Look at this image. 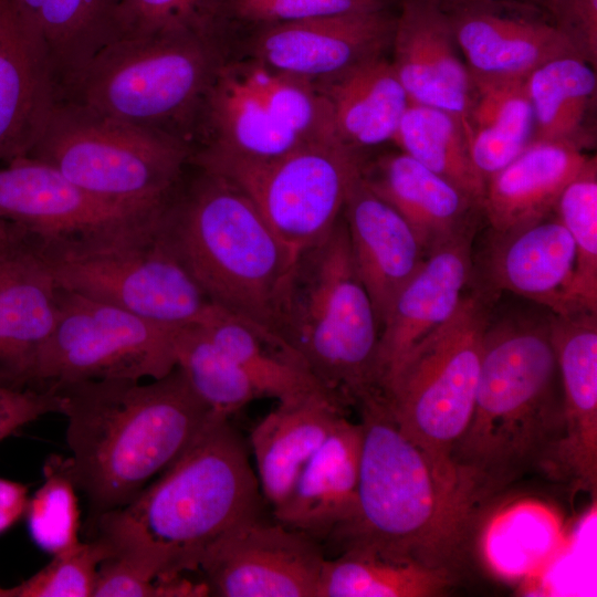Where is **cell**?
Returning <instances> with one entry per match:
<instances>
[{
	"label": "cell",
	"instance_id": "obj_1",
	"mask_svg": "<svg viewBox=\"0 0 597 597\" xmlns=\"http://www.w3.org/2000/svg\"><path fill=\"white\" fill-rule=\"evenodd\" d=\"M551 317L490 310L473 410L450 453L484 502L533 471L555 474L564 407Z\"/></svg>",
	"mask_w": 597,
	"mask_h": 597
},
{
	"label": "cell",
	"instance_id": "obj_2",
	"mask_svg": "<svg viewBox=\"0 0 597 597\" xmlns=\"http://www.w3.org/2000/svg\"><path fill=\"white\" fill-rule=\"evenodd\" d=\"M362 450L352 520L331 540L458 575L484 501L449 460L409 439L380 395L359 405Z\"/></svg>",
	"mask_w": 597,
	"mask_h": 597
},
{
	"label": "cell",
	"instance_id": "obj_3",
	"mask_svg": "<svg viewBox=\"0 0 597 597\" xmlns=\"http://www.w3.org/2000/svg\"><path fill=\"white\" fill-rule=\"evenodd\" d=\"M48 388L67 421L70 470L90 523L129 503L218 417L178 367L146 384L96 379Z\"/></svg>",
	"mask_w": 597,
	"mask_h": 597
},
{
	"label": "cell",
	"instance_id": "obj_4",
	"mask_svg": "<svg viewBox=\"0 0 597 597\" xmlns=\"http://www.w3.org/2000/svg\"><path fill=\"white\" fill-rule=\"evenodd\" d=\"M262 493L245 443L216 417L190 447L126 505L91 524L108 557L155 579L198 570L226 531L260 516Z\"/></svg>",
	"mask_w": 597,
	"mask_h": 597
},
{
	"label": "cell",
	"instance_id": "obj_5",
	"mask_svg": "<svg viewBox=\"0 0 597 597\" xmlns=\"http://www.w3.org/2000/svg\"><path fill=\"white\" fill-rule=\"evenodd\" d=\"M155 238L212 303L287 346L282 331L298 254L240 189L201 171L167 203Z\"/></svg>",
	"mask_w": 597,
	"mask_h": 597
},
{
	"label": "cell",
	"instance_id": "obj_6",
	"mask_svg": "<svg viewBox=\"0 0 597 597\" xmlns=\"http://www.w3.org/2000/svg\"><path fill=\"white\" fill-rule=\"evenodd\" d=\"M379 332L342 214L323 239L298 255L282 339L345 407L379 392Z\"/></svg>",
	"mask_w": 597,
	"mask_h": 597
},
{
	"label": "cell",
	"instance_id": "obj_7",
	"mask_svg": "<svg viewBox=\"0 0 597 597\" xmlns=\"http://www.w3.org/2000/svg\"><path fill=\"white\" fill-rule=\"evenodd\" d=\"M220 64L214 34L122 38L97 52L57 100L180 138L174 127L201 111Z\"/></svg>",
	"mask_w": 597,
	"mask_h": 597
},
{
	"label": "cell",
	"instance_id": "obj_8",
	"mask_svg": "<svg viewBox=\"0 0 597 597\" xmlns=\"http://www.w3.org/2000/svg\"><path fill=\"white\" fill-rule=\"evenodd\" d=\"M28 156L101 198L164 209L191 154L178 137L57 100Z\"/></svg>",
	"mask_w": 597,
	"mask_h": 597
},
{
	"label": "cell",
	"instance_id": "obj_9",
	"mask_svg": "<svg viewBox=\"0 0 597 597\" xmlns=\"http://www.w3.org/2000/svg\"><path fill=\"white\" fill-rule=\"evenodd\" d=\"M494 301L471 284L454 314L411 349L379 392L398 428L444 460L471 418Z\"/></svg>",
	"mask_w": 597,
	"mask_h": 597
},
{
	"label": "cell",
	"instance_id": "obj_10",
	"mask_svg": "<svg viewBox=\"0 0 597 597\" xmlns=\"http://www.w3.org/2000/svg\"><path fill=\"white\" fill-rule=\"evenodd\" d=\"M191 157L201 171L240 189L298 255L341 219L363 164L359 155L339 140L306 143L270 159L202 153Z\"/></svg>",
	"mask_w": 597,
	"mask_h": 597
},
{
	"label": "cell",
	"instance_id": "obj_11",
	"mask_svg": "<svg viewBox=\"0 0 597 597\" xmlns=\"http://www.w3.org/2000/svg\"><path fill=\"white\" fill-rule=\"evenodd\" d=\"M57 289V315L38 359L34 388L96 379H159L176 367V331Z\"/></svg>",
	"mask_w": 597,
	"mask_h": 597
},
{
	"label": "cell",
	"instance_id": "obj_12",
	"mask_svg": "<svg viewBox=\"0 0 597 597\" xmlns=\"http://www.w3.org/2000/svg\"><path fill=\"white\" fill-rule=\"evenodd\" d=\"M164 209L101 198L29 156L0 166V218L20 227L42 252H85L146 241L154 237Z\"/></svg>",
	"mask_w": 597,
	"mask_h": 597
},
{
	"label": "cell",
	"instance_id": "obj_13",
	"mask_svg": "<svg viewBox=\"0 0 597 597\" xmlns=\"http://www.w3.org/2000/svg\"><path fill=\"white\" fill-rule=\"evenodd\" d=\"M39 252L59 286L163 325H202L231 314L208 298L155 234L85 252Z\"/></svg>",
	"mask_w": 597,
	"mask_h": 597
},
{
	"label": "cell",
	"instance_id": "obj_14",
	"mask_svg": "<svg viewBox=\"0 0 597 597\" xmlns=\"http://www.w3.org/2000/svg\"><path fill=\"white\" fill-rule=\"evenodd\" d=\"M325 559L320 542L256 516L216 538L198 569L210 596L316 597Z\"/></svg>",
	"mask_w": 597,
	"mask_h": 597
},
{
	"label": "cell",
	"instance_id": "obj_15",
	"mask_svg": "<svg viewBox=\"0 0 597 597\" xmlns=\"http://www.w3.org/2000/svg\"><path fill=\"white\" fill-rule=\"evenodd\" d=\"M440 4L473 80L524 78L547 61L579 55L545 14L530 7L503 0Z\"/></svg>",
	"mask_w": 597,
	"mask_h": 597
},
{
	"label": "cell",
	"instance_id": "obj_16",
	"mask_svg": "<svg viewBox=\"0 0 597 597\" xmlns=\"http://www.w3.org/2000/svg\"><path fill=\"white\" fill-rule=\"evenodd\" d=\"M396 15L387 9L259 28L256 60L307 81H327L391 46Z\"/></svg>",
	"mask_w": 597,
	"mask_h": 597
},
{
	"label": "cell",
	"instance_id": "obj_17",
	"mask_svg": "<svg viewBox=\"0 0 597 597\" xmlns=\"http://www.w3.org/2000/svg\"><path fill=\"white\" fill-rule=\"evenodd\" d=\"M57 289L34 243L12 222L0 250V385L34 388L40 352L57 315Z\"/></svg>",
	"mask_w": 597,
	"mask_h": 597
},
{
	"label": "cell",
	"instance_id": "obj_18",
	"mask_svg": "<svg viewBox=\"0 0 597 597\" xmlns=\"http://www.w3.org/2000/svg\"><path fill=\"white\" fill-rule=\"evenodd\" d=\"M476 229H467L429 252L396 295L379 332V392L411 349L457 311L472 284Z\"/></svg>",
	"mask_w": 597,
	"mask_h": 597
},
{
	"label": "cell",
	"instance_id": "obj_19",
	"mask_svg": "<svg viewBox=\"0 0 597 597\" xmlns=\"http://www.w3.org/2000/svg\"><path fill=\"white\" fill-rule=\"evenodd\" d=\"M474 286L495 297L510 292L556 315L579 311L573 298L576 251L556 212L498 233L491 231Z\"/></svg>",
	"mask_w": 597,
	"mask_h": 597
},
{
	"label": "cell",
	"instance_id": "obj_20",
	"mask_svg": "<svg viewBox=\"0 0 597 597\" xmlns=\"http://www.w3.org/2000/svg\"><path fill=\"white\" fill-rule=\"evenodd\" d=\"M390 61L410 103L465 119L473 80L449 17L437 0H400Z\"/></svg>",
	"mask_w": 597,
	"mask_h": 597
},
{
	"label": "cell",
	"instance_id": "obj_21",
	"mask_svg": "<svg viewBox=\"0 0 597 597\" xmlns=\"http://www.w3.org/2000/svg\"><path fill=\"white\" fill-rule=\"evenodd\" d=\"M57 97L42 39L13 0H0V166L28 156Z\"/></svg>",
	"mask_w": 597,
	"mask_h": 597
},
{
	"label": "cell",
	"instance_id": "obj_22",
	"mask_svg": "<svg viewBox=\"0 0 597 597\" xmlns=\"http://www.w3.org/2000/svg\"><path fill=\"white\" fill-rule=\"evenodd\" d=\"M564 433L555 474L591 494L597 488V313H552Z\"/></svg>",
	"mask_w": 597,
	"mask_h": 597
},
{
	"label": "cell",
	"instance_id": "obj_23",
	"mask_svg": "<svg viewBox=\"0 0 597 597\" xmlns=\"http://www.w3.org/2000/svg\"><path fill=\"white\" fill-rule=\"evenodd\" d=\"M352 258L370 297L379 329L426 251L410 224L365 182L362 170L343 209Z\"/></svg>",
	"mask_w": 597,
	"mask_h": 597
},
{
	"label": "cell",
	"instance_id": "obj_24",
	"mask_svg": "<svg viewBox=\"0 0 597 597\" xmlns=\"http://www.w3.org/2000/svg\"><path fill=\"white\" fill-rule=\"evenodd\" d=\"M362 450L360 423L339 418L298 475L274 520L321 544L354 516Z\"/></svg>",
	"mask_w": 597,
	"mask_h": 597
},
{
	"label": "cell",
	"instance_id": "obj_25",
	"mask_svg": "<svg viewBox=\"0 0 597 597\" xmlns=\"http://www.w3.org/2000/svg\"><path fill=\"white\" fill-rule=\"evenodd\" d=\"M368 187L413 229L426 254L455 234L478 227L482 208L458 187L405 153L362 164Z\"/></svg>",
	"mask_w": 597,
	"mask_h": 597
},
{
	"label": "cell",
	"instance_id": "obj_26",
	"mask_svg": "<svg viewBox=\"0 0 597 597\" xmlns=\"http://www.w3.org/2000/svg\"><path fill=\"white\" fill-rule=\"evenodd\" d=\"M344 406L318 394L277 401L251 430L250 447L262 496L272 510L292 491L302 470L323 444Z\"/></svg>",
	"mask_w": 597,
	"mask_h": 597
},
{
	"label": "cell",
	"instance_id": "obj_27",
	"mask_svg": "<svg viewBox=\"0 0 597 597\" xmlns=\"http://www.w3.org/2000/svg\"><path fill=\"white\" fill-rule=\"evenodd\" d=\"M588 157L566 144L532 140L485 182L482 214L491 231L507 232L553 213Z\"/></svg>",
	"mask_w": 597,
	"mask_h": 597
},
{
	"label": "cell",
	"instance_id": "obj_28",
	"mask_svg": "<svg viewBox=\"0 0 597 597\" xmlns=\"http://www.w3.org/2000/svg\"><path fill=\"white\" fill-rule=\"evenodd\" d=\"M201 111L210 137L198 153L270 159L306 144L250 85L239 63L220 64Z\"/></svg>",
	"mask_w": 597,
	"mask_h": 597
},
{
	"label": "cell",
	"instance_id": "obj_29",
	"mask_svg": "<svg viewBox=\"0 0 597 597\" xmlns=\"http://www.w3.org/2000/svg\"><path fill=\"white\" fill-rule=\"evenodd\" d=\"M335 135L358 154L392 142L410 101L396 71L384 55L323 81Z\"/></svg>",
	"mask_w": 597,
	"mask_h": 597
},
{
	"label": "cell",
	"instance_id": "obj_30",
	"mask_svg": "<svg viewBox=\"0 0 597 597\" xmlns=\"http://www.w3.org/2000/svg\"><path fill=\"white\" fill-rule=\"evenodd\" d=\"M533 140L562 143L585 151L595 145L597 76L579 55H563L525 77Z\"/></svg>",
	"mask_w": 597,
	"mask_h": 597
},
{
	"label": "cell",
	"instance_id": "obj_31",
	"mask_svg": "<svg viewBox=\"0 0 597 597\" xmlns=\"http://www.w3.org/2000/svg\"><path fill=\"white\" fill-rule=\"evenodd\" d=\"M42 39L57 94L108 43L117 39L121 0H13Z\"/></svg>",
	"mask_w": 597,
	"mask_h": 597
},
{
	"label": "cell",
	"instance_id": "obj_32",
	"mask_svg": "<svg viewBox=\"0 0 597 597\" xmlns=\"http://www.w3.org/2000/svg\"><path fill=\"white\" fill-rule=\"evenodd\" d=\"M464 127L472 163L486 182L533 140L534 121L525 77L473 80Z\"/></svg>",
	"mask_w": 597,
	"mask_h": 597
},
{
	"label": "cell",
	"instance_id": "obj_33",
	"mask_svg": "<svg viewBox=\"0 0 597 597\" xmlns=\"http://www.w3.org/2000/svg\"><path fill=\"white\" fill-rule=\"evenodd\" d=\"M447 569L348 548L324 562L316 597H436L455 580Z\"/></svg>",
	"mask_w": 597,
	"mask_h": 597
},
{
	"label": "cell",
	"instance_id": "obj_34",
	"mask_svg": "<svg viewBox=\"0 0 597 597\" xmlns=\"http://www.w3.org/2000/svg\"><path fill=\"white\" fill-rule=\"evenodd\" d=\"M201 326L241 367L260 397L287 401L318 394L332 396L282 345L241 318L228 314Z\"/></svg>",
	"mask_w": 597,
	"mask_h": 597
},
{
	"label": "cell",
	"instance_id": "obj_35",
	"mask_svg": "<svg viewBox=\"0 0 597 597\" xmlns=\"http://www.w3.org/2000/svg\"><path fill=\"white\" fill-rule=\"evenodd\" d=\"M392 142L482 208L485 181L472 163L463 119L440 108L410 103Z\"/></svg>",
	"mask_w": 597,
	"mask_h": 597
},
{
	"label": "cell",
	"instance_id": "obj_36",
	"mask_svg": "<svg viewBox=\"0 0 597 597\" xmlns=\"http://www.w3.org/2000/svg\"><path fill=\"white\" fill-rule=\"evenodd\" d=\"M176 367L213 415L230 419L260 398L241 367L199 324L176 331Z\"/></svg>",
	"mask_w": 597,
	"mask_h": 597
},
{
	"label": "cell",
	"instance_id": "obj_37",
	"mask_svg": "<svg viewBox=\"0 0 597 597\" xmlns=\"http://www.w3.org/2000/svg\"><path fill=\"white\" fill-rule=\"evenodd\" d=\"M555 212L576 251L573 298L579 311L597 313V159L589 156L559 196Z\"/></svg>",
	"mask_w": 597,
	"mask_h": 597
},
{
	"label": "cell",
	"instance_id": "obj_38",
	"mask_svg": "<svg viewBox=\"0 0 597 597\" xmlns=\"http://www.w3.org/2000/svg\"><path fill=\"white\" fill-rule=\"evenodd\" d=\"M239 65L275 115L304 142L338 140L328 103L311 81L273 70L259 60Z\"/></svg>",
	"mask_w": 597,
	"mask_h": 597
},
{
	"label": "cell",
	"instance_id": "obj_39",
	"mask_svg": "<svg viewBox=\"0 0 597 597\" xmlns=\"http://www.w3.org/2000/svg\"><path fill=\"white\" fill-rule=\"evenodd\" d=\"M42 485L30 496L25 511L29 534L52 555L80 542V510L67 458L51 455L43 467Z\"/></svg>",
	"mask_w": 597,
	"mask_h": 597
},
{
	"label": "cell",
	"instance_id": "obj_40",
	"mask_svg": "<svg viewBox=\"0 0 597 597\" xmlns=\"http://www.w3.org/2000/svg\"><path fill=\"white\" fill-rule=\"evenodd\" d=\"M224 3L226 0H121L116 11L117 39L214 34Z\"/></svg>",
	"mask_w": 597,
	"mask_h": 597
},
{
	"label": "cell",
	"instance_id": "obj_41",
	"mask_svg": "<svg viewBox=\"0 0 597 597\" xmlns=\"http://www.w3.org/2000/svg\"><path fill=\"white\" fill-rule=\"evenodd\" d=\"M108 556L98 540L80 541L10 588V597H93L98 566Z\"/></svg>",
	"mask_w": 597,
	"mask_h": 597
},
{
	"label": "cell",
	"instance_id": "obj_42",
	"mask_svg": "<svg viewBox=\"0 0 597 597\" xmlns=\"http://www.w3.org/2000/svg\"><path fill=\"white\" fill-rule=\"evenodd\" d=\"M388 0H226L222 20L259 28L308 19L387 9Z\"/></svg>",
	"mask_w": 597,
	"mask_h": 597
},
{
	"label": "cell",
	"instance_id": "obj_43",
	"mask_svg": "<svg viewBox=\"0 0 597 597\" xmlns=\"http://www.w3.org/2000/svg\"><path fill=\"white\" fill-rule=\"evenodd\" d=\"M578 54L596 67L597 0H536Z\"/></svg>",
	"mask_w": 597,
	"mask_h": 597
},
{
	"label": "cell",
	"instance_id": "obj_44",
	"mask_svg": "<svg viewBox=\"0 0 597 597\" xmlns=\"http://www.w3.org/2000/svg\"><path fill=\"white\" fill-rule=\"evenodd\" d=\"M60 413V398L50 388H12L0 385V441L38 418Z\"/></svg>",
	"mask_w": 597,
	"mask_h": 597
},
{
	"label": "cell",
	"instance_id": "obj_45",
	"mask_svg": "<svg viewBox=\"0 0 597 597\" xmlns=\"http://www.w3.org/2000/svg\"><path fill=\"white\" fill-rule=\"evenodd\" d=\"M93 597H159L157 580L129 564L107 557L98 566Z\"/></svg>",
	"mask_w": 597,
	"mask_h": 597
},
{
	"label": "cell",
	"instance_id": "obj_46",
	"mask_svg": "<svg viewBox=\"0 0 597 597\" xmlns=\"http://www.w3.org/2000/svg\"><path fill=\"white\" fill-rule=\"evenodd\" d=\"M29 499L25 485L0 478V534L25 514Z\"/></svg>",
	"mask_w": 597,
	"mask_h": 597
},
{
	"label": "cell",
	"instance_id": "obj_47",
	"mask_svg": "<svg viewBox=\"0 0 597 597\" xmlns=\"http://www.w3.org/2000/svg\"><path fill=\"white\" fill-rule=\"evenodd\" d=\"M0 597H10V588L0 587Z\"/></svg>",
	"mask_w": 597,
	"mask_h": 597
},
{
	"label": "cell",
	"instance_id": "obj_48",
	"mask_svg": "<svg viewBox=\"0 0 597 597\" xmlns=\"http://www.w3.org/2000/svg\"><path fill=\"white\" fill-rule=\"evenodd\" d=\"M437 1H439L440 3H447V2L457 1V0H437Z\"/></svg>",
	"mask_w": 597,
	"mask_h": 597
}]
</instances>
